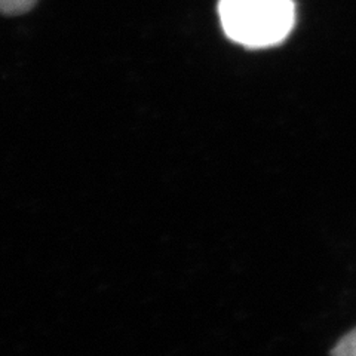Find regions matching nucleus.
Returning <instances> with one entry per match:
<instances>
[{"label": "nucleus", "mask_w": 356, "mask_h": 356, "mask_svg": "<svg viewBox=\"0 0 356 356\" xmlns=\"http://www.w3.org/2000/svg\"><path fill=\"white\" fill-rule=\"evenodd\" d=\"M331 356H356V328L340 339L336 348L332 349Z\"/></svg>", "instance_id": "nucleus-3"}, {"label": "nucleus", "mask_w": 356, "mask_h": 356, "mask_svg": "<svg viewBox=\"0 0 356 356\" xmlns=\"http://www.w3.org/2000/svg\"><path fill=\"white\" fill-rule=\"evenodd\" d=\"M218 15L226 36L247 48L284 42L296 22L293 0H220Z\"/></svg>", "instance_id": "nucleus-1"}, {"label": "nucleus", "mask_w": 356, "mask_h": 356, "mask_svg": "<svg viewBox=\"0 0 356 356\" xmlns=\"http://www.w3.org/2000/svg\"><path fill=\"white\" fill-rule=\"evenodd\" d=\"M36 0H0V14L19 15L35 6Z\"/></svg>", "instance_id": "nucleus-2"}]
</instances>
